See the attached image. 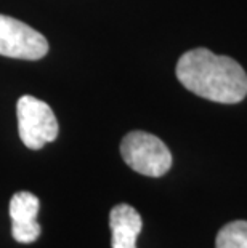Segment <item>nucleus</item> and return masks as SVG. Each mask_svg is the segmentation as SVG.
Wrapping results in <instances>:
<instances>
[{"mask_svg":"<svg viewBox=\"0 0 247 248\" xmlns=\"http://www.w3.org/2000/svg\"><path fill=\"white\" fill-rule=\"evenodd\" d=\"M18 131L26 147L42 149L58 136V120L50 106L34 96H21L16 104Z\"/></svg>","mask_w":247,"mask_h":248,"instance_id":"3","label":"nucleus"},{"mask_svg":"<svg viewBox=\"0 0 247 248\" xmlns=\"http://www.w3.org/2000/svg\"><path fill=\"white\" fill-rule=\"evenodd\" d=\"M49 51V42L31 26L0 15V55L35 61Z\"/></svg>","mask_w":247,"mask_h":248,"instance_id":"4","label":"nucleus"},{"mask_svg":"<svg viewBox=\"0 0 247 248\" xmlns=\"http://www.w3.org/2000/svg\"><path fill=\"white\" fill-rule=\"evenodd\" d=\"M109 228L113 248H136V237L143 228V219L133 207L120 203L109 213Z\"/></svg>","mask_w":247,"mask_h":248,"instance_id":"6","label":"nucleus"},{"mask_svg":"<svg viewBox=\"0 0 247 248\" xmlns=\"http://www.w3.org/2000/svg\"><path fill=\"white\" fill-rule=\"evenodd\" d=\"M215 248H247V221L238 219L218 231Z\"/></svg>","mask_w":247,"mask_h":248,"instance_id":"7","label":"nucleus"},{"mask_svg":"<svg viewBox=\"0 0 247 248\" xmlns=\"http://www.w3.org/2000/svg\"><path fill=\"white\" fill-rule=\"evenodd\" d=\"M177 78L188 92L207 101L238 104L247 96V74L238 61L214 55L207 48H193L177 62Z\"/></svg>","mask_w":247,"mask_h":248,"instance_id":"1","label":"nucleus"},{"mask_svg":"<svg viewBox=\"0 0 247 248\" xmlns=\"http://www.w3.org/2000/svg\"><path fill=\"white\" fill-rule=\"evenodd\" d=\"M40 208L39 199L28 191L16 192L10 200V216L13 223V239L19 244H31L40 235L37 213Z\"/></svg>","mask_w":247,"mask_h":248,"instance_id":"5","label":"nucleus"},{"mask_svg":"<svg viewBox=\"0 0 247 248\" xmlns=\"http://www.w3.org/2000/svg\"><path fill=\"white\" fill-rule=\"evenodd\" d=\"M124 162L140 175L164 176L172 167V154L157 136L146 131H130L120 142Z\"/></svg>","mask_w":247,"mask_h":248,"instance_id":"2","label":"nucleus"}]
</instances>
